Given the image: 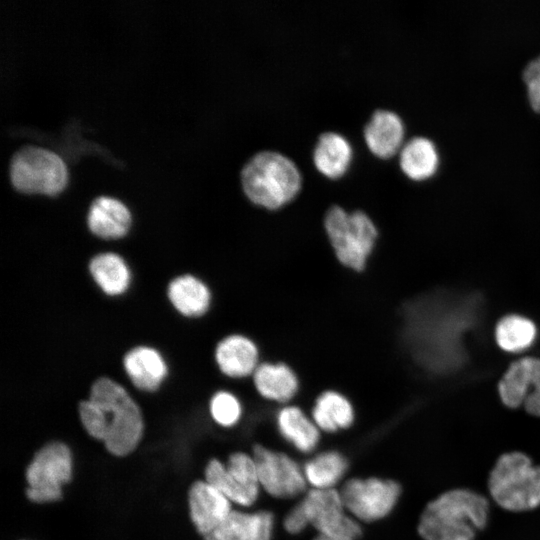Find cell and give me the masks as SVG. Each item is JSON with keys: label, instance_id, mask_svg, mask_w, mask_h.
Wrapping results in <instances>:
<instances>
[{"label": "cell", "instance_id": "9a60e30c", "mask_svg": "<svg viewBox=\"0 0 540 540\" xmlns=\"http://www.w3.org/2000/svg\"><path fill=\"white\" fill-rule=\"evenodd\" d=\"M363 135L372 153L380 158H389L402 146L404 124L394 111L376 109L365 123Z\"/></svg>", "mask_w": 540, "mask_h": 540}, {"label": "cell", "instance_id": "30bf717a", "mask_svg": "<svg viewBox=\"0 0 540 540\" xmlns=\"http://www.w3.org/2000/svg\"><path fill=\"white\" fill-rule=\"evenodd\" d=\"M260 487L269 495L288 499L305 491L306 478L299 465L288 455L256 445L253 448Z\"/></svg>", "mask_w": 540, "mask_h": 540}, {"label": "cell", "instance_id": "7c38bea8", "mask_svg": "<svg viewBox=\"0 0 540 540\" xmlns=\"http://www.w3.org/2000/svg\"><path fill=\"white\" fill-rule=\"evenodd\" d=\"M188 506L196 530L204 537L231 513V501L206 480L195 481L188 492Z\"/></svg>", "mask_w": 540, "mask_h": 540}, {"label": "cell", "instance_id": "f546056e", "mask_svg": "<svg viewBox=\"0 0 540 540\" xmlns=\"http://www.w3.org/2000/svg\"><path fill=\"white\" fill-rule=\"evenodd\" d=\"M523 81L531 108L540 113V56L526 65L523 70Z\"/></svg>", "mask_w": 540, "mask_h": 540}, {"label": "cell", "instance_id": "ffe728a7", "mask_svg": "<svg viewBox=\"0 0 540 540\" xmlns=\"http://www.w3.org/2000/svg\"><path fill=\"white\" fill-rule=\"evenodd\" d=\"M280 434L302 453L314 450L319 442V428L297 406L288 405L276 416Z\"/></svg>", "mask_w": 540, "mask_h": 540}, {"label": "cell", "instance_id": "8992f818", "mask_svg": "<svg viewBox=\"0 0 540 540\" xmlns=\"http://www.w3.org/2000/svg\"><path fill=\"white\" fill-rule=\"evenodd\" d=\"M9 179L19 192L56 195L65 186L67 170L63 160L53 151L24 145L10 158Z\"/></svg>", "mask_w": 540, "mask_h": 540}, {"label": "cell", "instance_id": "7402d4cb", "mask_svg": "<svg viewBox=\"0 0 540 540\" xmlns=\"http://www.w3.org/2000/svg\"><path fill=\"white\" fill-rule=\"evenodd\" d=\"M402 171L415 181L425 180L437 171L439 155L434 143L426 137H413L400 150Z\"/></svg>", "mask_w": 540, "mask_h": 540}, {"label": "cell", "instance_id": "ba28073f", "mask_svg": "<svg viewBox=\"0 0 540 540\" xmlns=\"http://www.w3.org/2000/svg\"><path fill=\"white\" fill-rule=\"evenodd\" d=\"M298 505L308 524L320 536L333 540H357L362 535L358 521L346 513L339 490L313 488Z\"/></svg>", "mask_w": 540, "mask_h": 540}, {"label": "cell", "instance_id": "5bb4252c", "mask_svg": "<svg viewBox=\"0 0 540 540\" xmlns=\"http://www.w3.org/2000/svg\"><path fill=\"white\" fill-rule=\"evenodd\" d=\"M273 527L274 516L269 511L232 510L204 540H271Z\"/></svg>", "mask_w": 540, "mask_h": 540}, {"label": "cell", "instance_id": "3957f363", "mask_svg": "<svg viewBox=\"0 0 540 540\" xmlns=\"http://www.w3.org/2000/svg\"><path fill=\"white\" fill-rule=\"evenodd\" d=\"M240 180L244 194L255 205L276 210L300 191L302 176L296 163L285 154L261 150L242 166Z\"/></svg>", "mask_w": 540, "mask_h": 540}, {"label": "cell", "instance_id": "9c48e42d", "mask_svg": "<svg viewBox=\"0 0 540 540\" xmlns=\"http://www.w3.org/2000/svg\"><path fill=\"white\" fill-rule=\"evenodd\" d=\"M346 511L356 520L373 522L386 517L395 507L401 493L393 480L352 478L339 490Z\"/></svg>", "mask_w": 540, "mask_h": 540}, {"label": "cell", "instance_id": "4316f807", "mask_svg": "<svg viewBox=\"0 0 540 540\" xmlns=\"http://www.w3.org/2000/svg\"><path fill=\"white\" fill-rule=\"evenodd\" d=\"M205 480L233 503L248 507L256 501L233 480L225 464L218 459H212L206 465Z\"/></svg>", "mask_w": 540, "mask_h": 540}, {"label": "cell", "instance_id": "f1b7e54d", "mask_svg": "<svg viewBox=\"0 0 540 540\" xmlns=\"http://www.w3.org/2000/svg\"><path fill=\"white\" fill-rule=\"evenodd\" d=\"M209 410L213 420L223 427L235 425L242 414L240 401L228 391L215 393L210 400Z\"/></svg>", "mask_w": 540, "mask_h": 540}, {"label": "cell", "instance_id": "4fadbf2b", "mask_svg": "<svg viewBox=\"0 0 540 540\" xmlns=\"http://www.w3.org/2000/svg\"><path fill=\"white\" fill-rule=\"evenodd\" d=\"M215 360L219 370L231 378L252 376L260 364L257 345L242 334L223 338L216 346Z\"/></svg>", "mask_w": 540, "mask_h": 540}, {"label": "cell", "instance_id": "83f0119b", "mask_svg": "<svg viewBox=\"0 0 540 540\" xmlns=\"http://www.w3.org/2000/svg\"><path fill=\"white\" fill-rule=\"evenodd\" d=\"M225 467L233 480L252 498L257 500L260 483L253 456L243 452H235L229 456Z\"/></svg>", "mask_w": 540, "mask_h": 540}, {"label": "cell", "instance_id": "52a82bcc", "mask_svg": "<svg viewBox=\"0 0 540 540\" xmlns=\"http://www.w3.org/2000/svg\"><path fill=\"white\" fill-rule=\"evenodd\" d=\"M72 472V453L66 444L54 441L44 445L26 469L27 498L35 503L60 500L62 487L71 480Z\"/></svg>", "mask_w": 540, "mask_h": 540}, {"label": "cell", "instance_id": "1f68e13d", "mask_svg": "<svg viewBox=\"0 0 540 540\" xmlns=\"http://www.w3.org/2000/svg\"><path fill=\"white\" fill-rule=\"evenodd\" d=\"M313 540H333V539H329V538L317 535Z\"/></svg>", "mask_w": 540, "mask_h": 540}, {"label": "cell", "instance_id": "d4e9b609", "mask_svg": "<svg viewBox=\"0 0 540 540\" xmlns=\"http://www.w3.org/2000/svg\"><path fill=\"white\" fill-rule=\"evenodd\" d=\"M348 468L346 458L339 452H322L306 462L303 472L314 489H330L344 476Z\"/></svg>", "mask_w": 540, "mask_h": 540}, {"label": "cell", "instance_id": "cb8c5ba5", "mask_svg": "<svg viewBox=\"0 0 540 540\" xmlns=\"http://www.w3.org/2000/svg\"><path fill=\"white\" fill-rule=\"evenodd\" d=\"M90 273L101 288L111 296L124 293L130 283V270L121 256L115 253H101L92 258Z\"/></svg>", "mask_w": 540, "mask_h": 540}, {"label": "cell", "instance_id": "484cf974", "mask_svg": "<svg viewBox=\"0 0 540 540\" xmlns=\"http://www.w3.org/2000/svg\"><path fill=\"white\" fill-rule=\"evenodd\" d=\"M535 333V326L530 320L511 315L498 323L496 339L502 349L513 352L527 348L534 340Z\"/></svg>", "mask_w": 540, "mask_h": 540}, {"label": "cell", "instance_id": "ac0fdd59", "mask_svg": "<svg viewBox=\"0 0 540 540\" xmlns=\"http://www.w3.org/2000/svg\"><path fill=\"white\" fill-rule=\"evenodd\" d=\"M123 365L134 386L143 391H155L167 375V365L160 353L147 346L131 349Z\"/></svg>", "mask_w": 540, "mask_h": 540}, {"label": "cell", "instance_id": "6da1fadb", "mask_svg": "<svg viewBox=\"0 0 540 540\" xmlns=\"http://www.w3.org/2000/svg\"><path fill=\"white\" fill-rule=\"evenodd\" d=\"M86 432L104 443L115 456H126L141 441L144 422L139 406L116 381L102 377L91 387L89 399L79 405Z\"/></svg>", "mask_w": 540, "mask_h": 540}, {"label": "cell", "instance_id": "7a4b0ae2", "mask_svg": "<svg viewBox=\"0 0 540 540\" xmlns=\"http://www.w3.org/2000/svg\"><path fill=\"white\" fill-rule=\"evenodd\" d=\"M487 500L469 489L449 490L424 509L418 532L424 540H473L485 528Z\"/></svg>", "mask_w": 540, "mask_h": 540}, {"label": "cell", "instance_id": "4dcf8cb0", "mask_svg": "<svg viewBox=\"0 0 540 540\" xmlns=\"http://www.w3.org/2000/svg\"><path fill=\"white\" fill-rule=\"evenodd\" d=\"M308 525L309 524L298 504L289 511L283 521L284 529L290 534H299L305 530Z\"/></svg>", "mask_w": 540, "mask_h": 540}, {"label": "cell", "instance_id": "603a6c76", "mask_svg": "<svg viewBox=\"0 0 540 540\" xmlns=\"http://www.w3.org/2000/svg\"><path fill=\"white\" fill-rule=\"evenodd\" d=\"M312 420L325 432H336L350 427L354 421L351 402L334 390L322 392L312 409Z\"/></svg>", "mask_w": 540, "mask_h": 540}, {"label": "cell", "instance_id": "8fae6325", "mask_svg": "<svg viewBox=\"0 0 540 540\" xmlns=\"http://www.w3.org/2000/svg\"><path fill=\"white\" fill-rule=\"evenodd\" d=\"M502 402L540 417V359L523 358L514 362L498 386Z\"/></svg>", "mask_w": 540, "mask_h": 540}, {"label": "cell", "instance_id": "2e32d148", "mask_svg": "<svg viewBox=\"0 0 540 540\" xmlns=\"http://www.w3.org/2000/svg\"><path fill=\"white\" fill-rule=\"evenodd\" d=\"M87 224L90 231L100 238L118 239L128 232L131 215L120 200L102 195L91 202Z\"/></svg>", "mask_w": 540, "mask_h": 540}, {"label": "cell", "instance_id": "5b68a950", "mask_svg": "<svg viewBox=\"0 0 540 540\" xmlns=\"http://www.w3.org/2000/svg\"><path fill=\"white\" fill-rule=\"evenodd\" d=\"M324 228L338 261L351 270H364L378 236L370 216L362 210L348 212L335 204L326 211Z\"/></svg>", "mask_w": 540, "mask_h": 540}, {"label": "cell", "instance_id": "d6986e66", "mask_svg": "<svg viewBox=\"0 0 540 540\" xmlns=\"http://www.w3.org/2000/svg\"><path fill=\"white\" fill-rule=\"evenodd\" d=\"M352 154V146L345 136L336 131H325L315 143L313 162L322 174L337 178L348 169Z\"/></svg>", "mask_w": 540, "mask_h": 540}, {"label": "cell", "instance_id": "44dd1931", "mask_svg": "<svg viewBox=\"0 0 540 540\" xmlns=\"http://www.w3.org/2000/svg\"><path fill=\"white\" fill-rule=\"evenodd\" d=\"M168 297L175 309L187 317L203 315L211 301L209 288L200 279L188 274L170 282Z\"/></svg>", "mask_w": 540, "mask_h": 540}, {"label": "cell", "instance_id": "277c9868", "mask_svg": "<svg viewBox=\"0 0 540 540\" xmlns=\"http://www.w3.org/2000/svg\"><path fill=\"white\" fill-rule=\"evenodd\" d=\"M488 487L502 508L522 512L540 506V466L522 452L499 457L490 472Z\"/></svg>", "mask_w": 540, "mask_h": 540}, {"label": "cell", "instance_id": "e0dca14e", "mask_svg": "<svg viewBox=\"0 0 540 540\" xmlns=\"http://www.w3.org/2000/svg\"><path fill=\"white\" fill-rule=\"evenodd\" d=\"M256 391L265 399L286 403L297 393L299 381L296 373L287 364L263 362L252 375Z\"/></svg>", "mask_w": 540, "mask_h": 540}]
</instances>
